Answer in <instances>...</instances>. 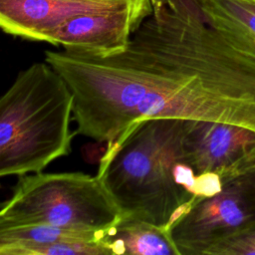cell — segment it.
Wrapping results in <instances>:
<instances>
[{"instance_id": "cell-6", "label": "cell", "mask_w": 255, "mask_h": 255, "mask_svg": "<svg viewBox=\"0 0 255 255\" xmlns=\"http://www.w3.org/2000/svg\"><path fill=\"white\" fill-rule=\"evenodd\" d=\"M152 11L151 0H131L119 9L75 16L51 31L45 42L68 52L108 57L127 47Z\"/></svg>"}, {"instance_id": "cell-13", "label": "cell", "mask_w": 255, "mask_h": 255, "mask_svg": "<svg viewBox=\"0 0 255 255\" xmlns=\"http://www.w3.org/2000/svg\"><path fill=\"white\" fill-rule=\"evenodd\" d=\"M207 255H255V225L218 243Z\"/></svg>"}, {"instance_id": "cell-5", "label": "cell", "mask_w": 255, "mask_h": 255, "mask_svg": "<svg viewBox=\"0 0 255 255\" xmlns=\"http://www.w3.org/2000/svg\"><path fill=\"white\" fill-rule=\"evenodd\" d=\"M255 225V168L197 199L170 227L180 255H207L218 243Z\"/></svg>"}, {"instance_id": "cell-11", "label": "cell", "mask_w": 255, "mask_h": 255, "mask_svg": "<svg viewBox=\"0 0 255 255\" xmlns=\"http://www.w3.org/2000/svg\"><path fill=\"white\" fill-rule=\"evenodd\" d=\"M105 230L75 229L38 224L0 227V255H3L5 251L12 247L22 245L101 241Z\"/></svg>"}, {"instance_id": "cell-12", "label": "cell", "mask_w": 255, "mask_h": 255, "mask_svg": "<svg viewBox=\"0 0 255 255\" xmlns=\"http://www.w3.org/2000/svg\"><path fill=\"white\" fill-rule=\"evenodd\" d=\"M3 255H111V253L101 241H77L16 246L5 251Z\"/></svg>"}, {"instance_id": "cell-3", "label": "cell", "mask_w": 255, "mask_h": 255, "mask_svg": "<svg viewBox=\"0 0 255 255\" xmlns=\"http://www.w3.org/2000/svg\"><path fill=\"white\" fill-rule=\"evenodd\" d=\"M74 95L46 61L21 71L0 100V175L42 172L70 153Z\"/></svg>"}, {"instance_id": "cell-10", "label": "cell", "mask_w": 255, "mask_h": 255, "mask_svg": "<svg viewBox=\"0 0 255 255\" xmlns=\"http://www.w3.org/2000/svg\"><path fill=\"white\" fill-rule=\"evenodd\" d=\"M205 21L233 47L255 59V0H196Z\"/></svg>"}, {"instance_id": "cell-7", "label": "cell", "mask_w": 255, "mask_h": 255, "mask_svg": "<svg viewBox=\"0 0 255 255\" xmlns=\"http://www.w3.org/2000/svg\"><path fill=\"white\" fill-rule=\"evenodd\" d=\"M186 154L196 173L222 182L255 168V130L232 124L186 120Z\"/></svg>"}, {"instance_id": "cell-2", "label": "cell", "mask_w": 255, "mask_h": 255, "mask_svg": "<svg viewBox=\"0 0 255 255\" xmlns=\"http://www.w3.org/2000/svg\"><path fill=\"white\" fill-rule=\"evenodd\" d=\"M186 120L149 119L107 144L98 177L123 217L170 230L199 198L185 144Z\"/></svg>"}, {"instance_id": "cell-1", "label": "cell", "mask_w": 255, "mask_h": 255, "mask_svg": "<svg viewBox=\"0 0 255 255\" xmlns=\"http://www.w3.org/2000/svg\"><path fill=\"white\" fill-rule=\"evenodd\" d=\"M151 1V15L119 53L45 51L74 95L76 132L109 144L149 119L255 130V59L210 26L196 0Z\"/></svg>"}, {"instance_id": "cell-9", "label": "cell", "mask_w": 255, "mask_h": 255, "mask_svg": "<svg viewBox=\"0 0 255 255\" xmlns=\"http://www.w3.org/2000/svg\"><path fill=\"white\" fill-rule=\"evenodd\" d=\"M101 242L111 255H180L168 228L136 218L122 217L104 231Z\"/></svg>"}, {"instance_id": "cell-8", "label": "cell", "mask_w": 255, "mask_h": 255, "mask_svg": "<svg viewBox=\"0 0 255 255\" xmlns=\"http://www.w3.org/2000/svg\"><path fill=\"white\" fill-rule=\"evenodd\" d=\"M131 0H0V26L13 37L45 42L75 16L119 9Z\"/></svg>"}, {"instance_id": "cell-4", "label": "cell", "mask_w": 255, "mask_h": 255, "mask_svg": "<svg viewBox=\"0 0 255 255\" xmlns=\"http://www.w3.org/2000/svg\"><path fill=\"white\" fill-rule=\"evenodd\" d=\"M122 217L98 175L39 172L19 177L1 205L0 227L38 224L101 231Z\"/></svg>"}]
</instances>
